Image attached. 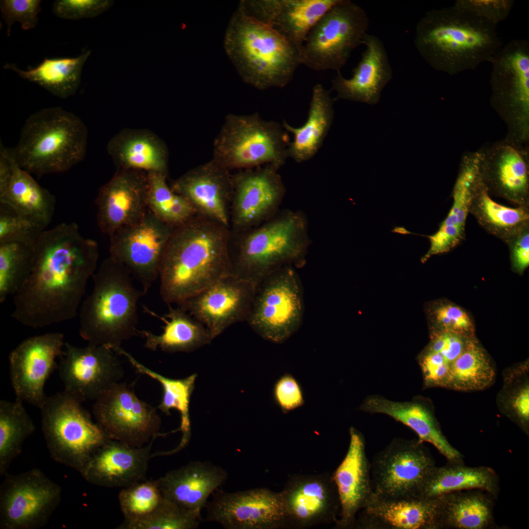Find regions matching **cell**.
Returning a JSON list of instances; mask_svg holds the SVG:
<instances>
[{
    "label": "cell",
    "instance_id": "44dd1931",
    "mask_svg": "<svg viewBox=\"0 0 529 529\" xmlns=\"http://www.w3.org/2000/svg\"><path fill=\"white\" fill-rule=\"evenodd\" d=\"M61 333H48L26 338L9 356L10 379L18 400L40 408L47 397L46 381L56 368L65 344Z\"/></svg>",
    "mask_w": 529,
    "mask_h": 529
},
{
    "label": "cell",
    "instance_id": "c3c4849f",
    "mask_svg": "<svg viewBox=\"0 0 529 529\" xmlns=\"http://www.w3.org/2000/svg\"><path fill=\"white\" fill-rule=\"evenodd\" d=\"M118 497L124 518L121 525L148 516L157 508L164 499L158 480H145L121 488Z\"/></svg>",
    "mask_w": 529,
    "mask_h": 529
},
{
    "label": "cell",
    "instance_id": "9f6ffc18",
    "mask_svg": "<svg viewBox=\"0 0 529 529\" xmlns=\"http://www.w3.org/2000/svg\"><path fill=\"white\" fill-rule=\"evenodd\" d=\"M275 403L284 413H288L305 404L304 392L298 381L285 373L275 382L273 390Z\"/></svg>",
    "mask_w": 529,
    "mask_h": 529
},
{
    "label": "cell",
    "instance_id": "ac0fdd59",
    "mask_svg": "<svg viewBox=\"0 0 529 529\" xmlns=\"http://www.w3.org/2000/svg\"><path fill=\"white\" fill-rule=\"evenodd\" d=\"M278 169L266 165L233 174L230 229L238 233L256 227L280 210L286 189Z\"/></svg>",
    "mask_w": 529,
    "mask_h": 529
},
{
    "label": "cell",
    "instance_id": "52a82bcc",
    "mask_svg": "<svg viewBox=\"0 0 529 529\" xmlns=\"http://www.w3.org/2000/svg\"><path fill=\"white\" fill-rule=\"evenodd\" d=\"M87 132L82 121L60 107L43 108L26 120L11 150L18 166L37 176L65 172L86 153Z\"/></svg>",
    "mask_w": 529,
    "mask_h": 529
},
{
    "label": "cell",
    "instance_id": "60d3db41",
    "mask_svg": "<svg viewBox=\"0 0 529 529\" xmlns=\"http://www.w3.org/2000/svg\"><path fill=\"white\" fill-rule=\"evenodd\" d=\"M496 369L486 351L474 337L451 365L446 388L468 392L487 388L495 381Z\"/></svg>",
    "mask_w": 529,
    "mask_h": 529
},
{
    "label": "cell",
    "instance_id": "277c9868",
    "mask_svg": "<svg viewBox=\"0 0 529 529\" xmlns=\"http://www.w3.org/2000/svg\"><path fill=\"white\" fill-rule=\"evenodd\" d=\"M231 233L232 273L256 285L284 266H303L311 244L308 219L300 210H280L256 227Z\"/></svg>",
    "mask_w": 529,
    "mask_h": 529
},
{
    "label": "cell",
    "instance_id": "7bdbcfd3",
    "mask_svg": "<svg viewBox=\"0 0 529 529\" xmlns=\"http://www.w3.org/2000/svg\"><path fill=\"white\" fill-rule=\"evenodd\" d=\"M22 401H0V476H3L21 453L25 440L35 431Z\"/></svg>",
    "mask_w": 529,
    "mask_h": 529
},
{
    "label": "cell",
    "instance_id": "f1b7e54d",
    "mask_svg": "<svg viewBox=\"0 0 529 529\" xmlns=\"http://www.w3.org/2000/svg\"><path fill=\"white\" fill-rule=\"evenodd\" d=\"M152 439L137 447L110 439L93 455L81 473L89 483L123 488L146 480Z\"/></svg>",
    "mask_w": 529,
    "mask_h": 529
},
{
    "label": "cell",
    "instance_id": "603a6c76",
    "mask_svg": "<svg viewBox=\"0 0 529 529\" xmlns=\"http://www.w3.org/2000/svg\"><path fill=\"white\" fill-rule=\"evenodd\" d=\"M147 173L120 169L99 190L97 223L109 236L142 219L147 213Z\"/></svg>",
    "mask_w": 529,
    "mask_h": 529
},
{
    "label": "cell",
    "instance_id": "6da1fadb",
    "mask_svg": "<svg viewBox=\"0 0 529 529\" xmlns=\"http://www.w3.org/2000/svg\"><path fill=\"white\" fill-rule=\"evenodd\" d=\"M98 256L97 243L75 223L44 230L34 245L30 271L13 296L12 317L33 328L73 318Z\"/></svg>",
    "mask_w": 529,
    "mask_h": 529
},
{
    "label": "cell",
    "instance_id": "f907efd6",
    "mask_svg": "<svg viewBox=\"0 0 529 529\" xmlns=\"http://www.w3.org/2000/svg\"><path fill=\"white\" fill-rule=\"evenodd\" d=\"M44 230L10 206L0 202V243L19 242L34 244Z\"/></svg>",
    "mask_w": 529,
    "mask_h": 529
},
{
    "label": "cell",
    "instance_id": "74e56055",
    "mask_svg": "<svg viewBox=\"0 0 529 529\" xmlns=\"http://www.w3.org/2000/svg\"><path fill=\"white\" fill-rule=\"evenodd\" d=\"M469 214L485 231L505 244L529 224V207L510 208L495 201L481 177L471 198Z\"/></svg>",
    "mask_w": 529,
    "mask_h": 529
},
{
    "label": "cell",
    "instance_id": "f6af8a7d",
    "mask_svg": "<svg viewBox=\"0 0 529 529\" xmlns=\"http://www.w3.org/2000/svg\"><path fill=\"white\" fill-rule=\"evenodd\" d=\"M529 371L528 361L505 369L496 399L500 411L526 432L529 423Z\"/></svg>",
    "mask_w": 529,
    "mask_h": 529
},
{
    "label": "cell",
    "instance_id": "83f0119b",
    "mask_svg": "<svg viewBox=\"0 0 529 529\" xmlns=\"http://www.w3.org/2000/svg\"><path fill=\"white\" fill-rule=\"evenodd\" d=\"M349 434L346 454L332 476L340 505L335 524L340 529L354 527L358 513L373 493L364 438L354 427L350 428Z\"/></svg>",
    "mask_w": 529,
    "mask_h": 529
},
{
    "label": "cell",
    "instance_id": "7a4b0ae2",
    "mask_svg": "<svg viewBox=\"0 0 529 529\" xmlns=\"http://www.w3.org/2000/svg\"><path fill=\"white\" fill-rule=\"evenodd\" d=\"M231 231L196 215L173 230L159 270L160 294L168 305H178L232 272Z\"/></svg>",
    "mask_w": 529,
    "mask_h": 529
},
{
    "label": "cell",
    "instance_id": "681fc988",
    "mask_svg": "<svg viewBox=\"0 0 529 529\" xmlns=\"http://www.w3.org/2000/svg\"><path fill=\"white\" fill-rule=\"evenodd\" d=\"M201 521V513L182 508L164 498L157 508L141 520L125 525L123 529H194Z\"/></svg>",
    "mask_w": 529,
    "mask_h": 529
},
{
    "label": "cell",
    "instance_id": "d590c367",
    "mask_svg": "<svg viewBox=\"0 0 529 529\" xmlns=\"http://www.w3.org/2000/svg\"><path fill=\"white\" fill-rule=\"evenodd\" d=\"M168 306V312L162 316L143 307L146 312L164 323L163 331L160 335L145 330H138V335L144 340L146 348L168 353L189 352L213 339L208 329L188 312L178 306L174 308Z\"/></svg>",
    "mask_w": 529,
    "mask_h": 529
},
{
    "label": "cell",
    "instance_id": "7dc6e473",
    "mask_svg": "<svg viewBox=\"0 0 529 529\" xmlns=\"http://www.w3.org/2000/svg\"><path fill=\"white\" fill-rule=\"evenodd\" d=\"M34 244L0 243L1 303L10 296H13L27 277L31 268Z\"/></svg>",
    "mask_w": 529,
    "mask_h": 529
},
{
    "label": "cell",
    "instance_id": "5b68a950",
    "mask_svg": "<svg viewBox=\"0 0 529 529\" xmlns=\"http://www.w3.org/2000/svg\"><path fill=\"white\" fill-rule=\"evenodd\" d=\"M93 276V290L80 307L79 334L88 344L113 350L139 336L138 303L146 293L136 288L128 270L110 256Z\"/></svg>",
    "mask_w": 529,
    "mask_h": 529
},
{
    "label": "cell",
    "instance_id": "2e32d148",
    "mask_svg": "<svg viewBox=\"0 0 529 529\" xmlns=\"http://www.w3.org/2000/svg\"><path fill=\"white\" fill-rule=\"evenodd\" d=\"M174 229L148 210L138 221L109 236V256L128 270L146 293L159 278L163 254Z\"/></svg>",
    "mask_w": 529,
    "mask_h": 529
},
{
    "label": "cell",
    "instance_id": "e0dca14e",
    "mask_svg": "<svg viewBox=\"0 0 529 529\" xmlns=\"http://www.w3.org/2000/svg\"><path fill=\"white\" fill-rule=\"evenodd\" d=\"M205 520L226 529H279L289 527L281 492L256 488L228 492L219 488L212 495Z\"/></svg>",
    "mask_w": 529,
    "mask_h": 529
},
{
    "label": "cell",
    "instance_id": "6f0895ef",
    "mask_svg": "<svg viewBox=\"0 0 529 529\" xmlns=\"http://www.w3.org/2000/svg\"><path fill=\"white\" fill-rule=\"evenodd\" d=\"M468 339L438 331L433 333L430 343L426 349L440 354L452 365L463 351Z\"/></svg>",
    "mask_w": 529,
    "mask_h": 529
},
{
    "label": "cell",
    "instance_id": "11a10c76",
    "mask_svg": "<svg viewBox=\"0 0 529 529\" xmlns=\"http://www.w3.org/2000/svg\"><path fill=\"white\" fill-rule=\"evenodd\" d=\"M112 3L107 0H56L53 3L52 10L59 18L79 20L99 15L108 9Z\"/></svg>",
    "mask_w": 529,
    "mask_h": 529
},
{
    "label": "cell",
    "instance_id": "1f68e13d",
    "mask_svg": "<svg viewBox=\"0 0 529 529\" xmlns=\"http://www.w3.org/2000/svg\"><path fill=\"white\" fill-rule=\"evenodd\" d=\"M358 409L370 413H382L407 426L421 442L433 445L450 462H457L461 454L452 446L443 433L429 399L421 396L411 400L396 402L379 395L366 397Z\"/></svg>",
    "mask_w": 529,
    "mask_h": 529
},
{
    "label": "cell",
    "instance_id": "f35d334b",
    "mask_svg": "<svg viewBox=\"0 0 529 529\" xmlns=\"http://www.w3.org/2000/svg\"><path fill=\"white\" fill-rule=\"evenodd\" d=\"M435 466L424 482L419 496L434 498L455 492L480 489L493 494L497 479L495 472L487 467H468L457 464Z\"/></svg>",
    "mask_w": 529,
    "mask_h": 529
},
{
    "label": "cell",
    "instance_id": "8992f818",
    "mask_svg": "<svg viewBox=\"0 0 529 529\" xmlns=\"http://www.w3.org/2000/svg\"><path fill=\"white\" fill-rule=\"evenodd\" d=\"M224 47L243 81L260 90L285 87L301 65L297 48L239 8L227 27Z\"/></svg>",
    "mask_w": 529,
    "mask_h": 529
},
{
    "label": "cell",
    "instance_id": "e575fe53",
    "mask_svg": "<svg viewBox=\"0 0 529 529\" xmlns=\"http://www.w3.org/2000/svg\"><path fill=\"white\" fill-rule=\"evenodd\" d=\"M321 84L312 90L307 120L300 127H295L284 120L282 126L293 137L288 147V156L297 163L312 158L319 151L331 126L335 101L330 92Z\"/></svg>",
    "mask_w": 529,
    "mask_h": 529
},
{
    "label": "cell",
    "instance_id": "4316f807",
    "mask_svg": "<svg viewBox=\"0 0 529 529\" xmlns=\"http://www.w3.org/2000/svg\"><path fill=\"white\" fill-rule=\"evenodd\" d=\"M339 1L243 0L239 8L271 27L299 50L317 22Z\"/></svg>",
    "mask_w": 529,
    "mask_h": 529
},
{
    "label": "cell",
    "instance_id": "f5cc1de1",
    "mask_svg": "<svg viewBox=\"0 0 529 529\" xmlns=\"http://www.w3.org/2000/svg\"><path fill=\"white\" fill-rule=\"evenodd\" d=\"M439 330L465 338H473L474 327L468 314L460 307L450 304L436 308L433 312Z\"/></svg>",
    "mask_w": 529,
    "mask_h": 529
},
{
    "label": "cell",
    "instance_id": "bcb514c9",
    "mask_svg": "<svg viewBox=\"0 0 529 529\" xmlns=\"http://www.w3.org/2000/svg\"><path fill=\"white\" fill-rule=\"evenodd\" d=\"M115 351L119 355L126 357L138 372L156 380L161 384L163 394L158 409L166 414H169L173 409L179 411L182 417V427L187 431L189 421V403L196 375L193 374L182 379L168 378L139 362L121 346Z\"/></svg>",
    "mask_w": 529,
    "mask_h": 529
},
{
    "label": "cell",
    "instance_id": "4dcf8cb0",
    "mask_svg": "<svg viewBox=\"0 0 529 529\" xmlns=\"http://www.w3.org/2000/svg\"><path fill=\"white\" fill-rule=\"evenodd\" d=\"M481 159L480 150L470 152L462 156L452 190V206L447 216L440 223L437 231L426 236L430 246L421 258L422 263L432 256L450 251L465 240L471 198L481 179Z\"/></svg>",
    "mask_w": 529,
    "mask_h": 529
},
{
    "label": "cell",
    "instance_id": "9a60e30c",
    "mask_svg": "<svg viewBox=\"0 0 529 529\" xmlns=\"http://www.w3.org/2000/svg\"><path fill=\"white\" fill-rule=\"evenodd\" d=\"M95 401L94 417L109 439L141 447L159 435L161 420L156 409L125 383L114 384Z\"/></svg>",
    "mask_w": 529,
    "mask_h": 529
},
{
    "label": "cell",
    "instance_id": "3957f363",
    "mask_svg": "<svg viewBox=\"0 0 529 529\" xmlns=\"http://www.w3.org/2000/svg\"><path fill=\"white\" fill-rule=\"evenodd\" d=\"M414 44L429 66L450 75L488 62L502 46L496 25L453 6L427 12L416 25Z\"/></svg>",
    "mask_w": 529,
    "mask_h": 529
},
{
    "label": "cell",
    "instance_id": "9c48e42d",
    "mask_svg": "<svg viewBox=\"0 0 529 529\" xmlns=\"http://www.w3.org/2000/svg\"><path fill=\"white\" fill-rule=\"evenodd\" d=\"M81 403L63 391L47 397L39 408L50 457L80 474L96 452L110 439Z\"/></svg>",
    "mask_w": 529,
    "mask_h": 529
},
{
    "label": "cell",
    "instance_id": "7402d4cb",
    "mask_svg": "<svg viewBox=\"0 0 529 529\" xmlns=\"http://www.w3.org/2000/svg\"><path fill=\"white\" fill-rule=\"evenodd\" d=\"M529 147L505 138L481 149V177L491 196L529 207Z\"/></svg>",
    "mask_w": 529,
    "mask_h": 529
},
{
    "label": "cell",
    "instance_id": "d6986e66",
    "mask_svg": "<svg viewBox=\"0 0 529 529\" xmlns=\"http://www.w3.org/2000/svg\"><path fill=\"white\" fill-rule=\"evenodd\" d=\"M118 356L106 346L79 347L65 342L58 365L64 391L81 402L96 400L122 377Z\"/></svg>",
    "mask_w": 529,
    "mask_h": 529
},
{
    "label": "cell",
    "instance_id": "d6a6232c",
    "mask_svg": "<svg viewBox=\"0 0 529 529\" xmlns=\"http://www.w3.org/2000/svg\"><path fill=\"white\" fill-rule=\"evenodd\" d=\"M228 477L222 467L210 461L194 460L158 479L164 498L179 506L201 513L209 498Z\"/></svg>",
    "mask_w": 529,
    "mask_h": 529
},
{
    "label": "cell",
    "instance_id": "680465c9",
    "mask_svg": "<svg viewBox=\"0 0 529 529\" xmlns=\"http://www.w3.org/2000/svg\"><path fill=\"white\" fill-rule=\"evenodd\" d=\"M506 244L509 249L513 268L522 273L529 265V224L514 235Z\"/></svg>",
    "mask_w": 529,
    "mask_h": 529
},
{
    "label": "cell",
    "instance_id": "8d00e7d4",
    "mask_svg": "<svg viewBox=\"0 0 529 529\" xmlns=\"http://www.w3.org/2000/svg\"><path fill=\"white\" fill-rule=\"evenodd\" d=\"M90 54L88 50L74 57L45 58L36 67L25 71L15 64L6 63L3 68L15 72L57 97L66 99L74 95L78 89L82 69Z\"/></svg>",
    "mask_w": 529,
    "mask_h": 529
},
{
    "label": "cell",
    "instance_id": "f546056e",
    "mask_svg": "<svg viewBox=\"0 0 529 529\" xmlns=\"http://www.w3.org/2000/svg\"><path fill=\"white\" fill-rule=\"evenodd\" d=\"M362 45L365 46L358 64L350 78L340 71L332 80L331 90L337 96L334 100L345 99L377 104L384 87L392 78L393 72L384 44L377 36L366 33Z\"/></svg>",
    "mask_w": 529,
    "mask_h": 529
},
{
    "label": "cell",
    "instance_id": "db71d44e",
    "mask_svg": "<svg viewBox=\"0 0 529 529\" xmlns=\"http://www.w3.org/2000/svg\"><path fill=\"white\" fill-rule=\"evenodd\" d=\"M513 0H457L453 6L483 19L496 26L511 11Z\"/></svg>",
    "mask_w": 529,
    "mask_h": 529
},
{
    "label": "cell",
    "instance_id": "836d02e7",
    "mask_svg": "<svg viewBox=\"0 0 529 529\" xmlns=\"http://www.w3.org/2000/svg\"><path fill=\"white\" fill-rule=\"evenodd\" d=\"M0 202L45 230L51 220L55 199L13 157L12 169L0 174Z\"/></svg>",
    "mask_w": 529,
    "mask_h": 529
},
{
    "label": "cell",
    "instance_id": "cb8c5ba5",
    "mask_svg": "<svg viewBox=\"0 0 529 529\" xmlns=\"http://www.w3.org/2000/svg\"><path fill=\"white\" fill-rule=\"evenodd\" d=\"M280 492L289 527L304 528L322 523H336L340 505L332 476H294Z\"/></svg>",
    "mask_w": 529,
    "mask_h": 529
},
{
    "label": "cell",
    "instance_id": "7c38bea8",
    "mask_svg": "<svg viewBox=\"0 0 529 529\" xmlns=\"http://www.w3.org/2000/svg\"><path fill=\"white\" fill-rule=\"evenodd\" d=\"M303 314L300 279L295 267L288 265L257 285L246 321L263 338L281 343L297 331Z\"/></svg>",
    "mask_w": 529,
    "mask_h": 529
},
{
    "label": "cell",
    "instance_id": "4fadbf2b",
    "mask_svg": "<svg viewBox=\"0 0 529 529\" xmlns=\"http://www.w3.org/2000/svg\"><path fill=\"white\" fill-rule=\"evenodd\" d=\"M4 476L0 486V528L46 526L61 502V487L38 468Z\"/></svg>",
    "mask_w": 529,
    "mask_h": 529
},
{
    "label": "cell",
    "instance_id": "b9f144b4",
    "mask_svg": "<svg viewBox=\"0 0 529 529\" xmlns=\"http://www.w3.org/2000/svg\"><path fill=\"white\" fill-rule=\"evenodd\" d=\"M440 497L441 528L483 529L491 523L492 503L484 494L457 491Z\"/></svg>",
    "mask_w": 529,
    "mask_h": 529
},
{
    "label": "cell",
    "instance_id": "ffe728a7",
    "mask_svg": "<svg viewBox=\"0 0 529 529\" xmlns=\"http://www.w3.org/2000/svg\"><path fill=\"white\" fill-rule=\"evenodd\" d=\"M257 286L231 272L177 305L200 322L214 339L246 321Z\"/></svg>",
    "mask_w": 529,
    "mask_h": 529
},
{
    "label": "cell",
    "instance_id": "30bf717a",
    "mask_svg": "<svg viewBox=\"0 0 529 529\" xmlns=\"http://www.w3.org/2000/svg\"><path fill=\"white\" fill-rule=\"evenodd\" d=\"M492 65L490 104L505 122V138L529 144V42L513 39L489 60Z\"/></svg>",
    "mask_w": 529,
    "mask_h": 529
},
{
    "label": "cell",
    "instance_id": "ee69618b",
    "mask_svg": "<svg viewBox=\"0 0 529 529\" xmlns=\"http://www.w3.org/2000/svg\"><path fill=\"white\" fill-rule=\"evenodd\" d=\"M166 177V174L161 172L147 173V208L158 219L175 228L197 214L185 198L168 186Z\"/></svg>",
    "mask_w": 529,
    "mask_h": 529
},
{
    "label": "cell",
    "instance_id": "ab89813d",
    "mask_svg": "<svg viewBox=\"0 0 529 529\" xmlns=\"http://www.w3.org/2000/svg\"><path fill=\"white\" fill-rule=\"evenodd\" d=\"M114 138L108 145L109 154L121 169L167 174V152L154 136L137 132Z\"/></svg>",
    "mask_w": 529,
    "mask_h": 529
},
{
    "label": "cell",
    "instance_id": "d4e9b609",
    "mask_svg": "<svg viewBox=\"0 0 529 529\" xmlns=\"http://www.w3.org/2000/svg\"><path fill=\"white\" fill-rule=\"evenodd\" d=\"M171 189L185 198L197 215L230 228L233 174L213 159L184 174Z\"/></svg>",
    "mask_w": 529,
    "mask_h": 529
},
{
    "label": "cell",
    "instance_id": "8fae6325",
    "mask_svg": "<svg viewBox=\"0 0 529 529\" xmlns=\"http://www.w3.org/2000/svg\"><path fill=\"white\" fill-rule=\"evenodd\" d=\"M365 10L350 0H339L317 22L299 50L301 65L317 72H337L362 45L369 27Z\"/></svg>",
    "mask_w": 529,
    "mask_h": 529
},
{
    "label": "cell",
    "instance_id": "816d5d0a",
    "mask_svg": "<svg viewBox=\"0 0 529 529\" xmlns=\"http://www.w3.org/2000/svg\"><path fill=\"white\" fill-rule=\"evenodd\" d=\"M41 2L40 0H1L0 10L7 25V35L10 36L11 27L16 22L19 23L24 30L35 28Z\"/></svg>",
    "mask_w": 529,
    "mask_h": 529
},
{
    "label": "cell",
    "instance_id": "ba28073f",
    "mask_svg": "<svg viewBox=\"0 0 529 529\" xmlns=\"http://www.w3.org/2000/svg\"><path fill=\"white\" fill-rule=\"evenodd\" d=\"M290 143L282 125L258 113L229 114L213 144V159L232 171L270 165L278 169L288 156Z\"/></svg>",
    "mask_w": 529,
    "mask_h": 529
},
{
    "label": "cell",
    "instance_id": "484cf974",
    "mask_svg": "<svg viewBox=\"0 0 529 529\" xmlns=\"http://www.w3.org/2000/svg\"><path fill=\"white\" fill-rule=\"evenodd\" d=\"M354 527L361 529H438L441 497L385 498L372 493Z\"/></svg>",
    "mask_w": 529,
    "mask_h": 529
},
{
    "label": "cell",
    "instance_id": "5bb4252c",
    "mask_svg": "<svg viewBox=\"0 0 529 529\" xmlns=\"http://www.w3.org/2000/svg\"><path fill=\"white\" fill-rule=\"evenodd\" d=\"M435 466L423 442L395 438L370 463L373 494L385 498L419 496Z\"/></svg>",
    "mask_w": 529,
    "mask_h": 529
}]
</instances>
